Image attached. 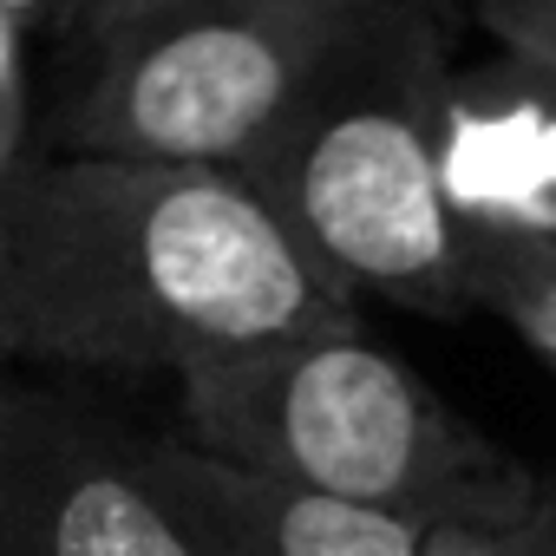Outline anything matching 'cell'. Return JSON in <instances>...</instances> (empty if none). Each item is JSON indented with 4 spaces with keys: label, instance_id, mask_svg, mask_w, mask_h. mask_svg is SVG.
I'll use <instances>...</instances> for the list:
<instances>
[{
    "label": "cell",
    "instance_id": "5b68a950",
    "mask_svg": "<svg viewBox=\"0 0 556 556\" xmlns=\"http://www.w3.org/2000/svg\"><path fill=\"white\" fill-rule=\"evenodd\" d=\"M0 556H216L151 458L79 400L0 380Z\"/></svg>",
    "mask_w": 556,
    "mask_h": 556
},
{
    "label": "cell",
    "instance_id": "8fae6325",
    "mask_svg": "<svg viewBox=\"0 0 556 556\" xmlns=\"http://www.w3.org/2000/svg\"><path fill=\"white\" fill-rule=\"evenodd\" d=\"M144 8H157V0H60V21H66L73 40H86L99 27H118V21L144 14Z\"/></svg>",
    "mask_w": 556,
    "mask_h": 556
},
{
    "label": "cell",
    "instance_id": "ba28073f",
    "mask_svg": "<svg viewBox=\"0 0 556 556\" xmlns=\"http://www.w3.org/2000/svg\"><path fill=\"white\" fill-rule=\"evenodd\" d=\"M426 556H556V478H536V491L504 510L439 517Z\"/></svg>",
    "mask_w": 556,
    "mask_h": 556
},
{
    "label": "cell",
    "instance_id": "3957f363",
    "mask_svg": "<svg viewBox=\"0 0 556 556\" xmlns=\"http://www.w3.org/2000/svg\"><path fill=\"white\" fill-rule=\"evenodd\" d=\"M184 439L236 471L387 517H478L536 491L439 387L354 328H321L177 380Z\"/></svg>",
    "mask_w": 556,
    "mask_h": 556
},
{
    "label": "cell",
    "instance_id": "277c9868",
    "mask_svg": "<svg viewBox=\"0 0 556 556\" xmlns=\"http://www.w3.org/2000/svg\"><path fill=\"white\" fill-rule=\"evenodd\" d=\"M393 0H157L99 27L53 112L60 157L255 170Z\"/></svg>",
    "mask_w": 556,
    "mask_h": 556
},
{
    "label": "cell",
    "instance_id": "7c38bea8",
    "mask_svg": "<svg viewBox=\"0 0 556 556\" xmlns=\"http://www.w3.org/2000/svg\"><path fill=\"white\" fill-rule=\"evenodd\" d=\"M8 361H14V328H8V268H0V380H8Z\"/></svg>",
    "mask_w": 556,
    "mask_h": 556
},
{
    "label": "cell",
    "instance_id": "8992f818",
    "mask_svg": "<svg viewBox=\"0 0 556 556\" xmlns=\"http://www.w3.org/2000/svg\"><path fill=\"white\" fill-rule=\"evenodd\" d=\"M157 478L216 556H426V517H387L236 471L190 439H151Z\"/></svg>",
    "mask_w": 556,
    "mask_h": 556
},
{
    "label": "cell",
    "instance_id": "52a82bcc",
    "mask_svg": "<svg viewBox=\"0 0 556 556\" xmlns=\"http://www.w3.org/2000/svg\"><path fill=\"white\" fill-rule=\"evenodd\" d=\"M471 315H497L556 380V229L465 210Z\"/></svg>",
    "mask_w": 556,
    "mask_h": 556
},
{
    "label": "cell",
    "instance_id": "6da1fadb",
    "mask_svg": "<svg viewBox=\"0 0 556 556\" xmlns=\"http://www.w3.org/2000/svg\"><path fill=\"white\" fill-rule=\"evenodd\" d=\"M14 354L170 380L321 328L354 302L242 170L34 157L0 197Z\"/></svg>",
    "mask_w": 556,
    "mask_h": 556
},
{
    "label": "cell",
    "instance_id": "30bf717a",
    "mask_svg": "<svg viewBox=\"0 0 556 556\" xmlns=\"http://www.w3.org/2000/svg\"><path fill=\"white\" fill-rule=\"evenodd\" d=\"M465 14L523 79L556 92V0H465Z\"/></svg>",
    "mask_w": 556,
    "mask_h": 556
},
{
    "label": "cell",
    "instance_id": "9c48e42d",
    "mask_svg": "<svg viewBox=\"0 0 556 556\" xmlns=\"http://www.w3.org/2000/svg\"><path fill=\"white\" fill-rule=\"evenodd\" d=\"M34 164V66H27V14L0 0V197Z\"/></svg>",
    "mask_w": 556,
    "mask_h": 556
},
{
    "label": "cell",
    "instance_id": "7a4b0ae2",
    "mask_svg": "<svg viewBox=\"0 0 556 556\" xmlns=\"http://www.w3.org/2000/svg\"><path fill=\"white\" fill-rule=\"evenodd\" d=\"M249 184L348 302L471 315L465 203L452 190V40L426 0H393L328 66Z\"/></svg>",
    "mask_w": 556,
    "mask_h": 556
}]
</instances>
